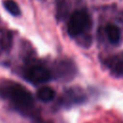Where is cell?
Returning <instances> with one entry per match:
<instances>
[{
    "mask_svg": "<svg viewBox=\"0 0 123 123\" xmlns=\"http://www.w3.org/2000/svg\"><path fill=\"white\" fill-rule=\"evenodd\" d=\"M0 93L16 111L24 115L37 118L34 98L26 87L14 82H7L0 86Z\"/></svg>",
    "mask_w": 123,
    "mask_h": 123,
    "instance_id": "cell-1",
    "label": "cell"
},
{
    "mask_svg": "<svg viewBox=\"0 0 123 123\" xmlns=\"http://www.w3.org/2000/svg\"><path fill=\"white\" fill-rule=\"evenodd\" d=\"M91 24V19L87 12L85 10L75 11L69 18L67 32L71 37H77L83 34Z\"/></svg>",
    "mask_w": 123,
    "mask_h": 123,
    "instance_id": "cell-2",
    "label": "cell"
},
{
    "mask_svg": "<svg viewBox=\"0 0 123 123\" xmlns=\"http://www.w3.org/2000/svg\"><path fill=\"white\" fill-rule=\"evenodd\" d=\"M24 78L35 85L43 84L52 79V74L48 68L40 64H33L24 69Z\"/></svg>",
    "mask_w": 123,
    "mask_h": 123,
    "instance_id": "cell-3",
    "label": "cell"
},
{
    "mask_svg": "<svg viewBox=\"0 0 123 123\" xmlns=\"http://www.w3.org/2000/svg\"><path fill=\"white\" fill-rule=\"evenodd\" d=\"M105 31H106V35H107L109 40L111 43L116 44L120 41L121 33H120V30L117 26H115L113 24H108L105 28Z\"/></svg>",
    "mask_w": 123,
    "mask_h": 123,
    "instance_id": "cell-4",
    "label": "cell"
},
{
    "mask_svg": "<svg viewBox=\"0 0 123 123\" xmlns=\"http://www.w3.org/2000/svg\"><path fill=\"white\" fill-rule=\"evenodd\" d=\"M37 96L41 102L47 103V102H50L54 99L55 90L53 88H51L50 86H42L37 90Z\"/></svg>",
    "mask_w": 123,
    "mask_h": 123,
    "instance_id": "cell-5",
    "label": "cell"
},
{
    "mask_svg": "<svg viewBox=\"0 0 123 123\" xmlns=\"http://www.w3.org/2000/svg\"><path fill=\"white\" fill-rule=\"evenodd\" d=\"M83 100L84 96L77 90H68L63 97V103L67 105H70L71 103H79Z\"/></svg>",
    "mask_w": 123,
    "mask_h": 123,
    "instance_id": "cell-6",
    "label": "cell"
},
{
    "mask_svg": "<svg viewBox=\"0 0 123 123\" xmlns=\"http://www.w3.org/2000/svg\"><path fill=\"white\" fill-rule=\"evenodd\" d=\"M3 6L4 8L12 15L17 16L20 14V9L17 3L13 0H4L3 1Z\"/></svg>",
    "mask_w": 123,
    "mask_h": 123,
    "instance_id": "cell-7",
    "label": "cell"
}]
</instances>
